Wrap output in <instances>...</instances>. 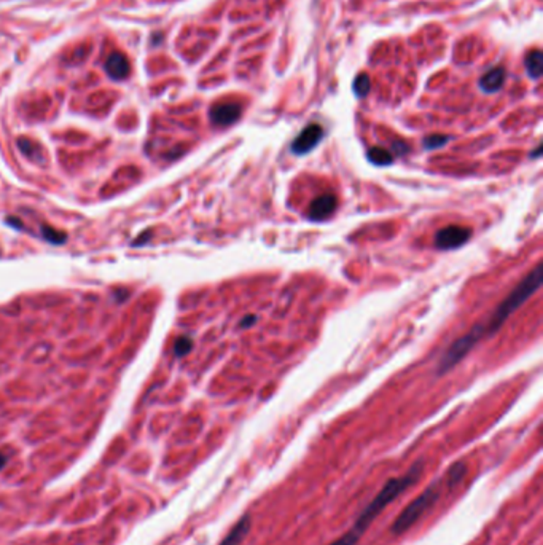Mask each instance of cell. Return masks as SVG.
Returning <instances> with one entry per match:
<instances>
[{
  "label": "cell",
  "instance_id": "6da1fadb",
  "mask_svg": "<svg viewBox=\"0 0 543 545\" xmlns=\"http://www.w3.org/2000/svg\"><path fill=\"white\" fill-rule=\"evenodd\" d=\"M422 467H424L422 462H416L407 474L387 480L386 485L381 488V491L376 494L373 500L360 512V515L356 518V522H354L351 528L347 529L343 536L338 537L337 541H333L330 545H356L365 534V531L370 528V524L373 523V520L380 515L390 503H394L402 493L409 490V488L421 478Z\"/></svg>",
  "mask_w": 543,
  "mask_h": 545
},
{
  "label": "cell",
  "instance_id": "7a4b0ae2",
  "mask_svg": "<svg viewBox=\"0 0 543 545\" xmlns=\"http://www.w3.org/2000/svg\"><path fill=\"white\" fill-rule=\"evenodd\" d=\"M465 474H467L465 462L464 461L454 462V464L448 469L445 477L433 481L431 486H427L418 498L411 500V503L405 507V510L395 518L394 524L390 526V532H392L394 536H402L405 534L408 529H411L413 526L418 523L435 504L438 503L445 490H451L454 485H457L459 481L465 477Z\"/></svg>",
  "mask_w": 543,
  "mask_h": 545
},
{
  "label": "cell",
  "instance_id": "3957f363",
  "mask_svg": "<svg viewBox=\"0 0 543 545\" xmlns=\"http://www.w3.org/2000/svg\"><path fill=\"white\" fill-rule=\"evenodd\" d=\"M542 263H539L535 268L529 272V275L524 277V280L518 284V286L511 290V294L505 299L501 305L497 306L494 314L491 318L483 322V324H478L479 332H481L483 338L489 337V335L496 333L498 328H501L505 321H507L511 314H513L518 308H520L524 302L530 299L537 290L542 286Z\"/></svg>",
  "mask_w": 543,
  "mask_h": 545
},
{
  "label": "cell",
  "instance_id": "277c9868",
  "mask_svg": "<svg viewBox=\"0 0 543 545\" xmlns=\"http://www.w3.org/2000/svg\"><path fill=\"white\" fill-rule=\"evenodd\" d=\"M472 236V230L467 226L459 225H450L446 228H441L440 231L435 234V247L441 251H451L457 249Z\"/></svg>",
  "mask_w": 543,
  "mask_h": 545
},
{
  "label": "cell",
  "instance_id": "5b68a950",
  "mask_svg": "<svg viewBox=\"0 0 543 545\" xmlns=\"http://www.w3.org/2000/svg\"><path fill=\"white\" fill-rule=\"evenodd\" d=\"M325 136V131L320 125H308L305 130H303L298 136L295 137V141L292 142V150L293 155H306L309 151H313L317 145L322 142V139Z\"/></svg>",
  "mask_w": 543,
  "mask_h": 545
},
{
  "label": "cell",
  "instance_id": "8992f818",
  "mask_svg": "<svg viewBox=\"0 0 543 545\" xmlns=\"http://www.w3.org/2000/svg\"><path fill=\"white\" fill-rule=\"evenodd\" d=\"M243 107L236 103L216 104L209 112L211 122L216 126H230L241 118Z\"/></svg>",
  "mask_w": 543,
  "mask_h": 545
},
{
  "label": "cell",
  "instance_id": "52a82bcc",
  "mask_svg": "<svg viewBox=\"0 0 543 545\" xmlns=\"http://www.w3.org/2000/svg\"><path fill=\"white\" fill-rule=\"evenodd\" d=\"M338 206V200L334 195H320L317 198L313 200L311 205H309V211H308V217L313 222H322L330 217V215L334 212V209Z\"/></svg>",
  "mask_w": 543,
  "mask_h": 545
},
{
  "label": "cell",
  "instance_id": "ba28073f",
  "mask_svg": "<svg viewBox=\"0 0 543 545\" xmlns=\"http://www.w3.org/2000/svg\"><path fill=\"white\" fill-rule=\"evenodd\" d=\"M105 72L113 80H124L129 75V61L122 53H112L105 61Z\"/></svg>",
  "mask_w": 543,
  "mask_h": 545
},
{
  "label": "cell",
  "instance_id": "9c48e42d",
  "mask_svg": "<svg viewBox=\"0 0 543 545\" xmlns=\"http://www.w3.org/2000/svg\"><path fill=\"white\" fill-rule=\"evenodd\" d=\"M252 526V520L249 513H245L241 518L238 520V523L233 526L230 529L228 534L225 536V539L218 545H241L245 537H247L249 531Z\"/></svg>",
  "mask_w": 543,
  "mask_h": 545
},
{
  "label": "cell",
  "instance_id": "30bf717a",
  "mask_svg": "<svg viewBox=\"0 0 543 545\" xmlns=\"http://www.w3.org/2000/svg\"><path fill=\"white\" fill-rule=\"evenodd\" d=\"M503 81H505V71L502 67H494L491 69V71L486 72L481 79H479L478 85H479V90H481L483 93H488V94H492V93H497L501 88L503 86Z\"/></svg>",
  "mask_w": 543,
  "mask_h": 545
},
{
  "label": "cell",
  "instance_id": "8fae6325",
  "mask_svg": "<svg viewBox=\"0 0 543 545\" xmlns=\"http://www.w3.org/2000/svg\"><path fill=\"white\" fill-rule=\"evenodd\" d=\"M524 66H526V72L530 79H540L543 74V53L540 50H534V52L527 53L526 59H524Z\"/></svg>",
  "mask_w": 543,
  "mask_h": 545
},
{
  "label": "cell",
  "instance_id": "7c38bea8",
  "mask_svg": "<svg viewBox=\"0 0 543 545\" xmlns=\"http://www.w3.org/2000/svg\"><path fill=\"white\" fill-rule=\"evenodd\" d=\"M367 158L370 163L376 164V166H389L394 163V155L389 150L383 147H371L367 151Z\"/></svg>",
  "mask_w": 543,
  "mask_h": 545
},
{
  "label": "cell",
  "instance_id": "4fadbf2b",
  "mask_svg": "<svg viewBox=\"0 0 543 545\" xmlns=\"http://www.w3.org/2000/svg\"><path fill=\"white\" fill-rule=\"evenodd\" d=\"M371 80L367 74H358L352 84V90L357 98H365L370 93Z\"/></svg>",
  "mask_w": 543,
  "mask_h": 545
},
{
  "label": "cell",
  "instance_id": "5bb4252c",
  "mask_svg": "<svg viewBox=\"0 0 543 545\" xmlns=\"http://www.w3.org/2000/svg\"><path fill=\"white\" fill-rule=\"evenodd\" d=\"M450 141H451L450 136L431 134V136L422 139V147H424L426 150H437V149L445 147V145Z\"/></svg>",
  "mask_w": 543,
  "mask_h": 545
},
{
  "label": "cell",
  "instance_id": "9a60e30c",
  "mask_svg": "<svg viewBox=\"0 0 543 545\" xmlns=\"http://www.w3.org/2000/svg\"><path fill=\"white\" fill-rule=\"evenodd\" d=\"M42 236H43V239H47L48 243H53V244H58V246L62 243H66V239H67L66 233H62L59 230H56V228H52L48 225L42 226Z\"/></svg>",
  "mask_w": 543,
  "mask_h": 545
},
{
  "label": "cell",
  "instance_id": "2e32d148",
  "mask_svg": "<svg viewBox=\"0 0 543 545\" xmlns=\"http://www.w3.org/2000/svg\"><path fill=\"white\" fill-rule=\"evenodd\" d=\"M193 350V340L190 337H187V335H184V337H179L175 340L174 343V354L177 357H184L187 356L188 352H190Z\"/></svg>",
  "mask_w": 543,
  "mask_h": 545
},
{
  "label": "cell",
  "instance_id": "e0dca14e",
  "mask_svg": "<svg viewBox=\"0 0 543 545\" xmlns=\"http://www.w3.org/2000/svg\"><path fill=\"white\" fill-rule=\"evenodd\" d=\"M18 147L21 149V151L24 155H28L30 158H34L37 155V145H34L30 141H28V139H20L18 141Z\"/></svg>",
  "mask_w": 543,
  "mask_h": 545
},
{
  "label": "cell",
  "instance_id": "ac0fdd59",
  "mask_svg": "<svg viewBox=\"0 0 543 545\" xmlns=\"http://www.w3.org/2000/svg\"><path fill=\"white\" fill-rule=\"evenodd\" d=\"M255 322H257V316H254V314L245 316V318L241 321V328H249V327L254 326Z\"/></svg>",
  "mask_w": 543,
  "mask_h": 545
},
{
  "label": "cell",
  "instance_id": "d6986e66",
  "mask_svg": "<svg viewBox=\"0 0 543 545\" xmlns=\"http://www.w3.org/2000/svg\"><path fill=\"white\" fill-rule=\"evenodd\" d=\"M394 149H395L397 151H399L400 155H402V154H408V151H409V147H408V145H407L405 142H395V144H394Z\"/></svg>",
  "mask_w": 543,
  "mask_h": 545
},
{
  "label": "cell",
  "instance_id": "ffe728a7",
  "mask_svg": "<svg viewBox=\"0 0 543 545\" xmlns=\"http://www.w3.org/2000/svg\"><path fill=\"white\" fill-rule=\"evenodd\" d=\"M145 234V236H141V238H139L137 241H134V246H139V244H145V243H147V239H150V234L148 233H144Z\"/></svg>",
  "mask_w": 543,
  "mask_h": 545
},
{
  "label": "cell",
  "instance_id": "44dd1931",
  "mask_svg": "<svg viewBox=\"0 0 543 545\" xmlns=\"http://www.w3.org/2000/svg\"><path fill=\"white\" fill-rule=\"evenodd\" d=\"M5 464H7V456H5L4 453H0V471L5 467Z\"/></svg>",
  "mask_w": 543,
  "mask_h": 545
},
{
  "label": "cell",
  "instance_id": "7402d4cb",
  "mask_svg": "<svg viewBox=\"0 0 543 545\" xmlns=\"http://www.w3.org/2000/svg\"><path fill=\"white\" fill-rule=\"evenodd\" d=\"M540 154H542V145H539V147H537V149L532 151V154H530V158H539Z\"/></svg>",
  "mask_w": 543,
  "mask_h": 545
}]
</instances>
